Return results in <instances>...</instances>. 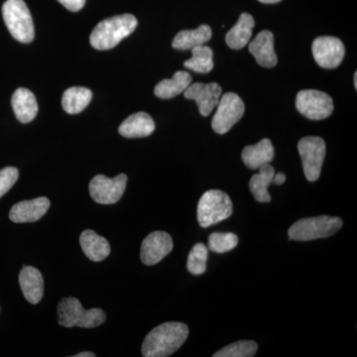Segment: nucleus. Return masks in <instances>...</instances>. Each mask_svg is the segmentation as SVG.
<instances>
[{
    "mask_svg": "<svg viewBox=\"0 0 357 357\" xmlns=\"http://www.w3.org/2000/svg\"><path fill=\"white\" fill-rule=\"evenodd\" d=\"M59 325L65 328H93L102 325L107 314L102 309L84 310L77 298H64L58 305Z\"/></svg>",
    "mask_w": 357,
    "mask_h": 357,
    "instance_id": "nucleus-3",
    "label": "nucleus"
},
{
    "mask_svg": "<svg viewBox=\"0 0 357 357\" xmlns=\"http://www.w3.org/2000/svg\"><path fill=\"white\" fill-rule=\"evenodd\" d=\"M18 176L20 172L14 167H6L0 170V198H2L17 182Z\"/></svg>",
    "mask_w": 357,
    "mask_h": 357,
    "instance_id": "nucleus-30",
    "label": "nucleus"
},
{
    "mask_svg": "<svg viewBox=\"0 0 357 357\" xmlns=\"http://www.w3.org/2000/svg\"><path fill=\"white\" fill-rule=\"evenodd\" d=\"M48 198L41 197L30 201L20 202L14 204L9 213V218L16 223L34 222L44 217L50 208Z\"/></svg>",
    "mask_w": 357,
    "mask_h": 357,
    "instance_id": "nucleus-14",
    "label": "nucleus"
},
{
    "mask_svg": "<svg viewBox=\"0 0 357 357\" xmlns=\"http://www.w3.org/2000/svg\"><path fill=\"white\" fill-rule=\"evenodd\" d=\"M213 50L210 47L202 45L192 49V58L185 61L184 66L199 74H208L213 69Z\"/></svg>",
    "mask_w": 357,
    "mask_h": 357,
    "instance_id": "nucleus-26",
    "label": "nucleus"
},
{
    "mask_svg": "<svg viewBox=\"0 0 357 357\" xmlns=\"http://www.w3.org/2000/svg\"><path fill=\"white\" fill-rule=\"evenodd\" d=\"M137 20L132 14H122L102 20L91 34V46L98 50H109L128 37L137 27Z\"/></svg>",
    "mask_w": 357,
    "mask_h": 357,
    "instance_id": "nucleus-2",
    "label": "nucleus"
},
{
    "mask_svg": "<svg viewBox=\"0 0 357 357\" xmlns=\"http://www.w3.org/2000/svg\"><path fill=\"white\" fill-rule=\"evenodd\" d=\"M312 55L319 67L335 69L342 64L345 49L340 39L332 36L319 37L312 42Z\"/></svg>",
    "mask_w": 357,
    "mask_h": 357,
    "instance_id": "nucleus-11",
    "label": "nucleus"
},
{
    "mask_svg": "<svg viewBox=\"0 0 357 357\" xmlns=\"http://www.w3.org/2000/svg\"><path fill=\"white\" fill-rule=\"evenodd\" d=\"M62 6H64L66 8L69 9L70 11L81 10L86 3V0H58Z\"/></svg>",
    "mask_w": 357,
    "mask_h": 357,
    "instance_id": "nucleus-31",
    "label": "nucleus"
},
{
    "mask_svg": "<svg viewBox=\"0 0 357 357\" xmlns=\"http://www.w3.org/2000/svg\"><path fill=\"white\" fill-rule=\"evenodd\" d=\"M258 345L252 340H241L223 347L215 357H251L255 356L257 351Z\"/></svg>",
    "mask_w": 357,
    "mask_h": 357,
    "instance_id": "nucleus-27",
    "label": "nucleus"
},
{
    "mask_svg": "<svg viewBox=\"0 0 357 357\" xmlns=\"http://www.w3.org/2000/svg\"><path fill=\"white\" fill-rule=\"evenodd\" d=\"M213 31L208 25H201L195 30H183L173 40V48L177 50H192L210 41Z\"/></svg>",
    "mask_w": 357,
    "mask_h": 357,
    "instance_id": "nucleus-22",
    "label": "nucleus"
},
{
    "mask_svg": "<svg viewBox=\"0 0 357 357\" xmlns=\"http://www.w3.org/2000/svg\"><path fill=\"white\" fill-rule=\"evenodd\" d=\"M305 176L310 182L318 180L326 157V143L321 137L307 136L298 143Z\"/></svg>",
    "mask_w": 357,
    "mask_h": 357,
    "instance_id": "nucleus-8",
    "label": "nucleus"
},
{
    "mask_svg": "<svg viewBox=\"0 0 357 357\" xmlns=\"http://www.w3.org/2000/svg\"><path fill=\"white\" fill-rule=\"evenodd\" d=\"M2 15L13 38L21 43H30L35 36L34 23L29 8L23 0H6Z\"/></svg>",
    "mask_w": 357,
    "mask_h": 357,
    "instance_id": "nucleus-4",
    "label": "nucleus"
},
{
    "mask_svg": "<svg viewBox=\"0 0 357 357\" xmlns=\"http://www.w3.org/2000/svg\"><path fill=\"white\" fill-rule=\"evenodd\" d=\"M249 52L255 56L256 62L264 68H273L277 65V56L274 50V36L272 32L264 30L249 44Z\"/></svg>",
    "mask_w": 357,
    "mask_h": 357,
    "instance_id": "nucleus-15",
    "label": "nucleus"
},
{
    "mask_svg": "<svg viewBox=\"0 0 357 357\" xmlns=\"http://www.w3.org/2000/svg\"><path fill=\"white\" fill-rule=\"evenodd\" d=\"M192 84V76L184 70H178L174 74L172 79H166L160 82L155 86V96L163 100L175 98L176 96L184 93L188 86Z\"/></svg>",
    "mask_w": 357,
    "mask_h": 357,
    "instance_id": "nucleus-23",
    "label": "nucleus"
},
{
    "mask_svg": "<svg viewBox=\"0 0 357 357\" xmlns=\"http://www.w3.org/2000/svg\"><path fill=\"white\" fill-rule=\"evenodd\" d=\"M173 250V239L164 231H154L143 241L140 257L147 266L157 264Z\"/></svg>",
    "mask_w": 357,
    "mask_h": 357,
    "instance_id": "nucleus-12",
    "label": "nucleus"
},
{
    "mask_svg": "<svg viewBox=\"0 0 357 357\" xmlns=\"http://www.w3.org/2000/svg\"><path fill=\"white\" fill-rule=\"evenodd\" d=\"M234 206L229 195L220 190L204 192L198 204V220L202 227H208L227 220L232 215Z\"/></svg>",
    "mask_w": 357,
    "mask_h": 357,
    "instance_id": "nucleus-6",
    "label": "nucleus"
},
{
    "mask_svg": "<svg viewBox=\"0 0 357 357\" xmlns=\"http://www.w3.org/2000/svg\"><path fill=\"white\" fill-rule=\"evenodd\" d=\"M93 93L91 89L74 86L68 89L63 95V109L70 114H77L83 112L91 102Z\"/></svg>",
    "mask_w": 357,
    "mask_h": 357,
    "instance_id": "nucleus-25",
    "label": "nucleus"
},
{
    "mask_svg": "<svg viewBox=\"0 0 357 357\" xmlns=\"http://www.w3.org/2000/svg\"><path fill=\"white\" fill-rule=\"evenodd\" d=\"M342 220L340 218L321 215L318 218H302L294 223L289 229V238L297 241H310L326 238L337 234L342 229Z\"/></svg>",
    "mask_w": 357,
    "mask_h": 357,
    "instance_id": "nucleus-5",
    "label": "nucleus"
},
{
    "mask_svg": "<svg viewBox=\"0 0 357 357\" xmlns=\"http://www.w3.org/2000/svg\"><path fill=\"white\" fill-rule=\"evenodd\" d=\"M187 100H195L198 105L199 114L208 116L218 107L222 96V86L217 83L190 84L184 91Z\"/></svg>",
    "mask_w": 357,
    "mask_h": 357,
    "instance_id": "nucleus-13",
    "label": "nucleus"
},
{
    "mask_svg": "<svg viewBox=\"0 0 357 357\" xmlns=\"http://www.w3.org/2000/svg\"><path fill=\"white\" fill-rule=\"evenodd\" d=\"M274 156L273 144H272L271 140L267 139V138L262 139L257 144L246 146L241 153V158H243L244 164L252 170L271 163Z\"/></svg>",
    "mask_w": 357,
    "mask_h": 357,
    "instance_id": "nucleus-19",
    "label": "nucleus"
},
{
    "mask_svg": "<svg viewBox=\"0 0 357 357\" xmlns=\"http://www.w3.org/2000/svg\"><path fill=\"white\" fill-rule=\"evenodd\" d=\"M155 130L152 117L146 112H137L128 117L119 126V134L126 138H141L151 135Z\"/></svg>",
    "mask_w": 357,
    "mask_h": 357,
    "instance_id": "nucleus-18",
    "label": "nucleus"
},
{
    "mask_svg": "<svg viewBox=\"0 0 357 357\" xmlns=\"http://www.w3.org/2000/svg\"><path fill=\"white\" fill-rule=\"evenodd\" d=\"M217 107L211 126L218 134L229 132L232 126L243 119L245 109L243 100L234 93H227L220 96Z\"/></svg>",
    "mask_w": 357,
    "mask_h": 357,
    "instance_id": "nucleus-9",
    "label": "nucleus"
},
{
    "mask_svg": "<svg viewBox=\"0 0 357 357\" xmlns=\"http://www.w3.org/2000/svg\"><path fill=\"white\" fill-rule=\"evenodd\" d=\"M296 107L300 114L312 121L328 119L333 112L332 98L317 89H304L298 93Z\"/></svg>",
    "mask_w": 357,
    "mask_h": 357,
    "instance_id": "nucleus-7",
    "label": "nucleus"
},
{
    "mask_svg": "<svg viewBox=\"0 0 357 357\" xmlns=\"http://www.w3.org/2000/svg\"><path fill=\"white\" fill-rule=\"evenodd\" d=\"M11 103L15 116L21 123H29L38 114V103L34 93L28 89L20 88L14 91Z\"/></svg>",
    "mask_w": 357,
    "mask_h": 357,
    "instance_id": "nucleus-17",
    "label": "nucleus"
},
{
    "mask_svg": "<svg viewBox=\"0 0 357 357\" xmlns=\"http://www.w3.org/2000/svg\"><path fill=\"white\" fill-rule=\"evenodd\" d=\"M356 77H357V74L356 73V74H354V86H356Z\"/></svg>",
    "mask_w": 357,
    "mask_h": 357,
    "instance_id": "nucleus-35",
    "label": "nucleus"
},
{
    "mask_svg": "<svg viewBox=\"0 0 357 357\" xmlns=\"http://www.w3.org/2000/svg\"><path fill=\"white\" fill-rule=\"evenodd\" d=\"M286 182V176L285 174L283 173H275L273 181L272 183H274L275 185H283L284 183Z\"/></svg>",
    "mask_w": 357,
    "mask_h": 357,
    "instance_id": "nucleus-32",
    "label": "nucleus"
},
{
    "mask_svg": "<svg viewBox=\"0 0 357 357\" xmlns=\"http://www.w3.org/2000/svg\"><path fill=\"white\" fill-rule=\"evenodd\" d=\"M79 244L84 255L91 261L100 262L110 255V245L105 237L98 236L93 230H84L79 236Z\"/></svg>",
    "mask_w": 357,
    "mask_h": 357,
    "instance_id": "nucleus-20",
    "label": "nucleus"
},
{
    "mask_svg": "<svg viewBox=\"0 0 357 357\" xmlns=\"http://www.w3.org/2000/svg\"><path fill=\"white\" fill-rule=\"evenodd\" d=\"M275 170L270 164L260 167L259 173L255 174L249 182V189L252 192L256 201L259 203H269L271 201L268 187L273 181Z\"/></svg>",
    "mask_w": 357,
    "mask_h": 357,
    "instance_id": "nucleus-24",
    "label": "nucleus"
},
{
    "mask_svg": "<svg viewBox=\"0 0 357 357\" xmlns=\"http://www.w3.org/2000/svg\"><path fill=\"white\" fill-rule=\"evenodd\" d=\"M96 354H93V352L89 351H84L81 352V354H76L75 357H95Z\"/></svg>",
    "mask_w": 357,
    "mask_h": 357,
    "instance_id": "nucleus-33",
    "label": "nucleus"
},
{
    "mask_svg": "<svg viewBox=\"0 0 357 357\" xmlns=\"http://www.w3.org/2000/svg\"><path fill=\"white\" fill-rule=\"evenodd\" d=\"M259 1L262 2V3L273 4L277 3V2H280L281 0H259Z\"/></svg>",
    "mask_w": 357,
    "mask_h": 357,
    "instance_id": "nucleus-34",
    "label": "nucleus"
},
{
    "mask_svg": "<svg viewBox=\"0 0 357 357\" xmlns=\"http://www.w3.org/2000/svg\"><path fill=\"white\" fill-rule=\"evenodd\" d=\"M237 243H238V237L230 232L227 234L213 232L208 237V248L213 252H229L236 248Z\"/></svg>",
    "mask_w": 357,
    "mask_h": 357,
    "instance_id": "nucleus-29",
    "label": "nucleus"
},
{
    "mask_svg": "<svg viewBox=\"0 0 357 357\" xmlns=\"http://www.w3.org/2000/svg\"><path fill=\"white\" fill-rule=\"evenodd\" d=\"M20 284L23 295L28 302L38 304L43 298L44 280L37 268L24 266L20 271Z\"/></svg>",
    "mask_w": 357,
    "mask_h": 357,
    "instance_id": "nucleus-16",
    "label": "nucleus"
},
{
    "mask_svg": "<svg viewBox=\"0 0 357 357\" xmlns=\"http://www.w3.org/2000/svg\"><path fill=\"white\" fill-rule=\"evenodd\" d=\"M126 184H128V176L126 174H121L114 178L98 175L89 183V194L96 203L115 204L123 196Z\"/></svg>",
    "mask_w": 357,
    "mask_h": 357,
    "instance_id": "nucleus-10",
    "label": "nucleus"
},
{
    "mask_svg": "<svg viewBox=\"0 0 357 357\" xmlns=\"http://www.w3.org/2000/svg\"><path fill=\"white\" fill-rule=\"evenodd\" d=\"M255 26V18L250 14H241L236 24L227 32V37H225L227 46L234 50H241L244 48L250 41Z\"/></svg>",
    "mask_w": 357,
    "mask_h": 357,
    "instance_id": "nucleus-21",
    "label": "nucleus"
},
{
    "mask_svg": "<svg viewBox=\"0 0 357 357\" xmlns=\"http://www.w3.org/2000/svg\"><path fill=\"white\" fill-rule=\"evenodd\" d=\"M189 328L183 323H164L153 328L142 344L144 357H166L178 351L187 340Z\"/></svg>",
    "mask_w": 357,
    "mask_h": 357,
    "instance_id": "nucleus-1",
    "label": "nucleus"
},
{
    "mask_svg": "<svg viewBox=\"0 0 357 357\" xmlns=\"http://www.w3.org/2000/svg\"><path fill=\"white\" fill-rule=\"evenodd\" d=\"M208 250L203 243H197L192 248L188 258L187 268L190 273L194 275L204 274L206 270Z\"/></svg>",
    "mask_w": 357,
    "mask_h": 357,
    "instance_id": "nucleus-28",
    "label": "nucleus"
}]
</instances>
